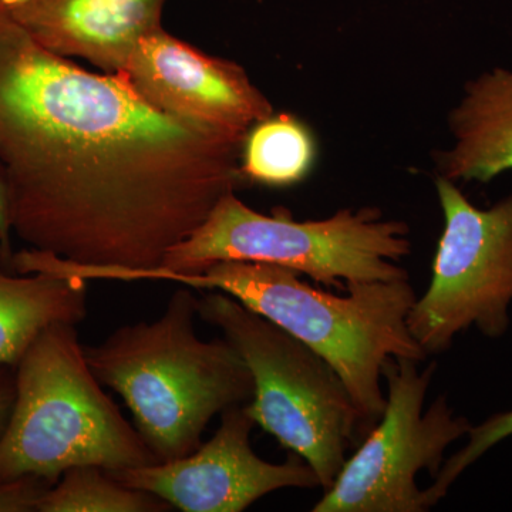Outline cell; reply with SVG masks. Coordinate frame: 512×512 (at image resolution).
Masks as SVG:
<instances>
[{
	"label": "cell",
	"mask_w": 512,
	"mask_h": 512,
	"mask_svg": "<svg viewBox=\"0 0 512 512\" xmlns=\"http://www.w3.org/2000/svg\"><path fill=\"white\" fill-rule=\"evenodd\" d=\"M244 138L157 110L123 73L36 43L0 5V174L10 234L53 269L121 281L156 269L244 184Z\"/></svg>",
	"instance_id": "6da1fadb"
},
{
	"label": "cell",
	"mask_w": 512,
	"mask_h": 512,
	"mask_svg": "<svg viewBox=\"0 0 512 512\" xmlns=\"http://www.w3.org/2000/svg\"><path fill=\"white\" fill-rule=\"evenodd\" d=\"M301 276L284 266L221 261L194 274L156 268L127 279L224 292L271 320L338 373L367 434L386 406L382 379L387 360L423 362L427 357L407 325L416 291L409 279H397L348 284L340 296L313 288Z\"/></svg>",
	"instance_id": "7a4b0ae2"
},
{
	"label": "cell",
	"mask_w": 512,
	"mask_h": 512,
	"mask_svg": "<svg viewBox=\"0 0 512 512\" xmlns=\"http://www.w3.org/2000/svg\"><path fill=\"white\" fill-rule=\"evenodd\" d=\"M192 291L177 289L153 322L121 326L100 345L84 346L94 376L120 394L158 463L194 453L214 416L254 394L238 350L225 338H198Z\"/></svg>",
	"instance_id": "3957f363"
},
{
	"label": "cell",
	"mask_w": 512,
	"mask_h": 512,
	"mask_svg": "<svg viewBox=\"0 0 512 512\" xmlns=\"http://www.w3.org/2000/svg\"><path fill=\"white\" fill-rule=\"evenodd\" d=\"M15 403L0 437V481L37 477L55 485L64 471H107L158 463L84 355L76 325L40 333L16 366Z\"/></svg>",
	"instance_id": "277c9868"
},
{
	"label": "cell",
	"mask_w": 512,
	"mask_h": 512,
	"mask_svg": "<svg viewBox=\"0 0 512 512\" xmlns=\"http://www.w3.org/2000/svg\"><path fill=\"white\" fill-rule=\"evenodd\" d=\"M410 228L376 207L339 210L325 220H293L288 210L261 214L229 192L207 220L167 252L164 271H204L221 261L284 266L328 288L409 279Z\"/></svg>",
	"instance_id": "5b68a950"
},
{
	"label": "cell",
	"mask_w": 512,
	"mask_h": 512,
	"mask_svg": "<svg viewBox=\"0 0 512 512\" xmlns=\"http://www.w3.org/2000/svg\"><path fill=\"white\" fill-rule=\"evenodd\" d=\"M198 316L221 330L247 363L254 394L245 412L328 490L366 436L362 417L338 373L311 348L220 291L198 298Z\"/></svg>",
	"instance_id": "8992f818"
},
{
	"label": "cell",
	"mask_w": 512,
	"mask_h": 512,
	"mask_svg": "<svg viewBox=\"0 0 512 512\" xmlns=\"http://www.w3.org/2000/svg\"><path fill=\"white\" fill-rule=\"evenodd\" d=\"M392 357L383 367L387 382L382 417L363 437L313 512H424L426 493L417 476L439 474L444 453L467 436L471 423L456 416L439 396L424 412L436 363Z\"/></svg>",
	"instance_id": "52a82bcc"
},
{
	"label": "cell",
	"mask_w": 512,
	"mask_h": 512,
	"mask_svg": "<svg viewBox=\"0 0 512 512\" xmlns=\"http://www.w3.org/2000/svg\"><path fill=\"white\" fill-rule=\"evenodd\" d=\"M444 227L429 288L407 318L421 349L439 355L458 333L477 328L501 338L512 302V194L478 208L457 183L436 175Z\"/></svg>",
	"instance_id": "ba28073f"
},
{
	"label": "cell",
	"mask_w": 512,
	"mask_h": 512,
	"mask_svg": "<svg viewBox=\"0 0 512 512\" xmlns=\"http://www.w3.org/2000/svg\"><path fill=\"white\" fill-rule=\"evenodd\" d=\"M244 406L222 412L212 439L188 456L106 471L119 483L157 495L184 512H242L274 491L320 487L313 468L296 454L289 453L281 464L256 456L251 446L255 423Z\"/></svg>",
	"instance_id": "9c48e42d"
},
{
	"label": "cell",
	"mask_w": 512,
	"mask_h": 512,
	"mask_svg": "<svg viewBox=\"0 0 512 512\" xmlns=\"http://www.w3.org/2000/svg\"><path fill=\"white\" fill-rule=\"evenodd\" d=\"M119 73L157 110L231 136L245 138L275 113L244 67L207 55L163 28L140 40Z\"/></svg>",
	"instance_id": "30bf717a"
},
{
	"label": "cell",
	"mask_w": 512,
	"mask_h": 512,
	"mask_svg": "<svg viewBox=\"0 0 512 512\" xmlns=\"http://www.w3.org/2000/svg\"><path fill=\"white\" fill-rule=\"evenodd\" d=\"M40 46L119 73L140 40L163 28L165 0H0Z\"/></svg>",
	"instance_id": "8fae6325"
},
{
	"label": "cell",
	"mask_w": 512,
	"mask_h": 512,
	"mask_svg": "<svg viewBox=\"0 0 512 512\" xmlns=\"http://www.w3.org/2000/svg\"><path fill=\"white\" fill-rule=\"evenodd\" d=\"M453 144L437 151V175L488 184L512 170V69L494 67L464 86L448 114Z\"/></svg>",
	"instance_id": "7c38bea8"
},
{
	"label": "cell",
	"mask_w": 512,
	"mask_h": 512,
	"mask_svg": "<svg viewBox=\"0 0 512 512\" xmlns=\"http://www.w3.org/2000/svg\"><path fill=\"white\" fill-rule=\"evenodd\" d=\"M87 316V281L79 276L0 271V366L19 365L43 330L79 325Z\"/></svg>",
	"instance_id": "4fadbf2b"
},
{
	"label": "cell",
	"mask_w": 512,
	"mask_h": 512,
	"mask_svg": "<svg viewBox=\"0 0 512 512\" xmlns=\"http://www.w3.org/2000/svg\"><path fill=\"white\" fill-rule=\"evenodd\" d=\"M318 156L311 128L288 113L272 114L249 128L241 148L244 183L292 187L311 174Z\"/></svg>",
	"instance_id": "5bb4252c"
},
{
	"label": "cell",
	"mask_w": 512,
	"mask_h": 512,
	"mask_svg": "<svg viewBox=\"0 0 512 512\" xmlns=\"http://www.w3.org/2000/svg\"><path fill=\"white\" fill-rule=\"evenodd\" d=\"M171 505L157 495L127 487L97 466H77L40 498L39 512H164Z\"/></svg>",
	"instance_id": "9a60e30c"
},
{
	"label": "cell",
	"mask_w": 512,
	"mask_h": 512,
	"mask_svg": "<svg viewBox=\"0 0 512 512\" xmlns=\"http://www.w3.org/2000/svg\"><path fill=\"white\" fill-rule=\"evenodd\" d=\"M467 436L466 446L444 461L439 474L433 478V484L424 488L429 510L436 507L446 497L451 485L464 473L466 468L476 463L478 458L483 457L498 443L512 436V410L494 414L483 421L480 426H471Z\"/></svg>",
	"instance_id": "2e32d148"
},
{
	"label": "cell",
	"mask_w": 512,
	"mask_h": 512,
	"mask_svg": "<svg viewBox=\"0 0 512 512\" xmlns=\"http://www.w3.org/2000/svg\"><path fill=\"white\" fill-rule=\"evenodd\" d=\"M52 487L37 477L0 481V512L37 511L40 498Z\"/></svg>",
	"instance_id": "e0dca14e"
},
{
	"label": "cell",
	"mask_w": 512,
	"mask_h": 512,
	"mask_svg": "<svg viewBox=\"0 0 512 512\" xmlns=\"http://www.w3.org/2000/svg\"><path fill=\"white\" fill-rule=\"evenodd\" d=\"M13 403H15V383L0 379V437L8 426Z\"/></svg>",
	"instance_id": "ac0fdd59"
},
{
	"label": "cell",
	"mask_w": 512,
	"mask_h": 512,
	"mask_svg": "<svg viewBox=\"0 0 512 512\" xmlns=\"http://www.w3.org/2000/svg\"><path fill=\"white\" fill-rule=\"evenodd\" d=\"M10 229L8 222V200H6V188L0 174V237L3 241V255L9 256Z\"/></svg>",
	"instance_id": "d6986e66"
},
{
	"label": "cell",
	"mask_w": 512,
	"mask_h": 512,
	"mask_svg": "<svg viewBox=\"0 0 512 512\" xmlns=\"http://www.w3.org/2000/svg\"><path fill=\"white\" fill-rule=\"evenodd\" d=\"M0 249H2V252H3V241H2V237H0Z\"/></svg>",
	"instance_id": "ffe728a7"
}]
</instances>
